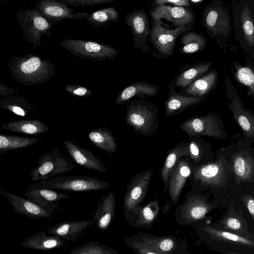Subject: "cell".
I'll return each mask as SVG.
<instances>
[{
	"instance_id": "obj_39",
	"label": "cell",
	"mask_w": 254,
	"mask_h": 254,
	"mask_svg": "<svg viewBox=\"0 0 254 254\" xmlns=\"http://www.w3.org/2000/svg\"><path fill=\"white\" fill-rule=\"evenodd\" d=\"M203 230L212 238L217 240L233 242L251 247L254 246L253 240L235 233L224 231L210 226L205 227Z\"/></svg>"
},
{
	"instance_id": "obj_32",
	"label": "cell",
	"mask_w": 254,
	"mask_h": 254,
	"mask_svg": "<svg viewBox=\"0 0 254 254\" xmlns=\"http://www.w3.org/2000/svg\"><path fill=\"white\" fill-rule=\"evenodd\" d=\"M189 155V144H181L171 150L166 156L161 170V176L164 183L165 193L168 190V181L170 174L180 159Z\"/></svg>"
},
{
	"instance_id": "obj_25",
	"label": "cell",
	"mask_w": 254,
	"mask_h": 254,
	"mask_svg": "<svg viewBox=\"0 0 254 254\" xmlns=\"http://www.w3.org/2000/svg\"><path fill=\"white\" fill-rule=\"evenodd\" d=\"M93 223L92 220L65 221L59 223L48 228L47 232L52 235L58 236L64 240L73 242L79 235Z\"/></svg>"
},
{
	"instance_id": "obj_47",
	"label": "cell",
	"mask_w": 254,
	"mask_h": 254,
	"mask_svg": "<svg viewBox=\"0 0 254 254\" xmlns=\"http://www.w3.org/2000/svg\"><path fill=\"white\" fill-rule=\"evenodd\" d=\"M189 155L194 161L198 162L201 158L200 149L198 144L194 141H191L189 144Z\"/></svg>"
},
{
	"instance_id": "obj_18",
	"label": "cell",
	"mask_w": 254,
	"mask_h": 254,
	"mask_svg": "<svg viewBox=\"0 0 254 254\" xmlns=\"http://www.w3.org/2000/svg\"><path fill=\"white\" fill-rule=\"evenodd\" d=\"M64 144L71 159L76 164L87 170L107 172L102 161L89 150L70 140L64 141Z\"/></svg>"
},
{
	"instance_id": "obj_26",
	"label": "cell",
	"mask_w": 254,
	"mask_h": 254,
	"mask_svg": "<svg viewBox=\"0 0 254 254\" xmlns=\"http://www.w3.org/2000/svg\"><path fill=\"white\" fill-rule=\"evenodd\" d=\"M65 241L61 238L46 234V231L36 232L26 238L20 245L34 250L50 251L63 246Z\"/></svg>"
},
{
	"instance_id": "obj_17",
	"label": "cell",
	"mask_w": 254,
	"mask_h": 254,
	"mask_svg": "<svg viewBox=\"0 0 254 254\" xmlns=\"http://www.w3.org/2000/svg\"><path fill=\"white\" fill-rule=\"evenodd\" d=\"M22 194L26 198L37 203L52 215L55 210H61L59 205L56 203V201L70 197L68 194L45 188L38 183L29 185L28 190Z\"/></svg>"
},
{
	"instance_id": "obj_33",
	"label": "cell",
	"mask_w": 254,
	"mask_h": 254,
	"mask_svg": "<svg viewBox=\"0 0 254 254\" xmlns=\"http://www.w3.org/2000/svg\"><path fill=\"white\" fill-rule=\"evenodd\" d=\"M182 46L179 51L181 55H187L200 52L207 46L205 37L194 31H187L180 37Z\"/></svg>"
},
{
	"instance_id": "obj_6",
	"label": "cell",
	"mask_w": 254,
	"mask_h": 254,
	"mask_svg": "<svg viewBox=\"0 0 254 254\" xmlns=\"http://www.w3.org/2000/svg\"><path fill=\"white\" fill-rule=\"evenodd\" d=\"M16 17L23 37L34 49L41 45V38L43 35L48 37H52V25L33 8L24 10H18Z\"/></svg>"
},
{
	"instance_id": "obj_5",
	"label": "cell",
	"mask_w": 254,
	"mask_h": 254,
	"mask_svg": "<svg viewBox=\"0 0 254 254\" xmlns=\"http://www.w3.org/2000/svg\"><path fill=\"white\" fill-rule=\"evenodd\" d=\"M60 45L74 56L95 62L110 61L119 54L109 44L89 40L67 39L61 41Z\"/></svg>"
},
{
	"instance_id": "obj_43",
	"label": "cell",
	"mask_w": 254,
	"mask_h": 254,
	"mask_svg": "<svg viewBox=\"0 0 254 254\" xmlns=\"http://www.w3.org/2000/svg\"><path fill=\"white\" fill-rule=\"evenodd\" d=\"M58 1L67 6H81L103 4L113 2L114 0H58Z\"/></svg>"
},
{
	"instance_id": "obj_21",
	"label": "cell",
	"mask_w": 254,
	"mask_h": 254,
	"mask_svg": "<svg viewBox=\"0 0 254 254\" xmlns=\"http://www.w3.org/2000/svg\"><path fill=\"white\" fill-rule=\"evenodd\" d=\"M219 74L216 69L209 70L179 93L196 98L206 97L216 88Z\"/></svg>"
},
{
	"instance_id": "obj_22",
	"label": "cell",
	"mask_w": 254,
	"mask_h": 254,
	"mask_svg": "<svg viewBox=\"0 0 254 254\" xmlns=\"http://www.w3.org/2000/svg\"><path fill=\"white\" fill-rule=\"evenodd\" d=\"M191 173V167L184 160H179L170 175L168 190L173 204H176L187 179Z\"/></svg>"
},
{
	"instance_id": "obj_34",
	"label": "cell",
	"mask_w": 254,
	"mask_h": 254,
	"mask_svg": "<svg viewBox=\"0 0 254 254\" xmlns=\"http://www.w3.org/2000/svg\"><path fill=\"white\" fill-rule=\"evenodd\" d=\"M36 106L27 99L17 96H5L0 101V109L7 110L21 117H24Z\"/></svg>"
},
{
	"instance_id": "obj_38",
	"label": "cell",
	"mask_w": 254,
	"mask_h": 254,
	"mask_svg": "<svg viewBox=\"0 0 254 254\" xmlns=\"http://www.w3.org/2000/svg\"><path fill=\"white\" fill-rule=\"evenodd\" d=\"M134 236L145 245L162 254H167L175 247V243L170 237H153L143 234Z\"/></svg>"
},
{
	"instance_id": "obj_2",
	"label": "cell",
	"mask_w": 254,
	"mask_h": 254,
	"mask_svg": "<svg viewBox=\"0 0 254 254\" xmlns=\"http://www.w3.org/2000/svg\"><path fill=\"white\" fill-rule=\"evenodd\" d=\"M233 33L240 48L254 59V0H232Z\"/></svg>"
},
{
	"instance_id": "obj_31",
	"label": "cell",
	"mask_w": 254,
	"mask_h": 254,
	"mask_svg": "<svg viewBox=\"0 0 254 254\" xmlns=\"http://www.w3.org/2000/svg\"><path fill=\"white\" fill-rule=\"evenodd\" d=\"M89 140L97 147L109 153L116 151L117 144L111 130L107 127L96 128L88 133Z\"/></svg>"
},
{
	"instance_id": "obj_30",
	"label": "cell",
	"mask_w": 254,
	"mask_h": 254,
	"mask_svg": "<svg viewBox=\"0 0 254 254\" xmlns=\"http://www.w3.org/2000/svg\"><path fill=\"white\" fill-rule=\"evenodd\" d=\"M0 129L31 135L44 134L49 130V128L45 123L37 119H26L10 122L1 126Z\"/></svg>"
},
{
	"instance_id": "obj_36",
	"label": "cell",
	"mask_w": 254,
	"mask_h": 254,
	"mask_svg": "<svg viewBox=\"0 0 254 254\" xmlns=\"http://www.w3.org/2000/svg\"><path fill=\"white\" fill-rule=\"evenodd\" d=\"M41 140L34 137L0 134V154L9 150L26 148Z\"/></svg>"
},
{
	"instance_id": "obj_29",
	"label": "cell",
	"mask_w": 254,
	"mask_h": 254,
	"mask_svg": "<svg viewBox=\"0 0 254 254\" xmlns=\"http://www.w3.org/2000/svg\"><path fill=\"white\" fill-rule=\"evenodd\" d=\"M211 208L204 198L194 195L188 198L182 211V216L187 223L193 222L204 218Z\"/></svg>"
},
{
	"instance_id": "obj_35",
	"label": "cell",
	"mask_w": 254,
	"mask_h": 254,
	"mask_svg": "<svg viewBox=\"0 0 254 254\" xmlns=\"http://www.w3.org/2000/svg\"><path fill=\"white\" fill-rule=\"evenodd\" d=\"M234 67L231 70L233 73L236 81L247 89V95L254 98V69L248 65H243L236 61H233Z\"/></svg>"
},
{
	"instance_id": "obj_7",
	"label": "cell",
	"mask_w": 254,
	"mask_h": 254,
	"mask_svg": "<svg viewBox=\"0 0 254 254\" xmlns=\"http://www.w3.org/2000/svg\"><path fill=\"white\" fill-rule=\"evenodd\" d=\"M38 184L50 190L72 192L100 190L110 186V183L98 178L82 175L60 176L41 181Z\"/></svg>"
},
{
	"instance_id": "obj_4",
	"label": "cell",
	"mask_w": 254,
	"mask_h": 254,
	"mask_svg": "<svg viewBox=\"0 0 254 254\" xmlns=\"http://www.w3.org/2000/svg\"><path fill=\"white\" fill-rule=\"evenodd\" d=\"M126 123L145 136L153 135L158 128V107L143 99L131 100L126 104Z\"/></svg>"
},
{
	"instance_id": "obj_15",
	"label": "cell",
	"mask_w": 254,
	"mask_h": 254,
	"mask_svg": "<svg viewBox=\"0 0 254 254\" xmlns=\"http://www.w3.org/2000/svg\"><path fill=\"white\" fill-rule=\"evenodd\" d=\"M33 8L41 13L52 25L65 19H85L90 13L74 12L73 8L54 0H41Z\"/></svg>"
},
{
	"instance_id": "obj_13",
	"label": "cell",
	"mask_w": 254,
	"mask_h": 254,
	"mask_svg": "<svg viewBox=\"0 0 254 254\" xmlns=\"http://www.w3.org/2000/svg\"><path fill=\"white\" fill-rule=\"evenodd\" d=\"M219 116L209 112L204 116L193 117L182 123L180 127L191 135H205L222 139V126Z\"/></svg>"
},
{
	"instance_id": "obj_16",
	"label": "cell",
	"mask_w": 254,
	"mask_h": 254,
	"mask_svg": "<svg viewBox=\"0 0 254 254\" xmlns=\"http://www.w3.org/2000/svg\"><path fill=\"white\" fill-rule=\"evenodd\" d=\"M227 163L221 157L214 162L195 168L193 175L195 181L205 186L219 188L226 185L228 177Z\"/></svg>"
},
{
	"instance_id": "obj_28",
	"label": "cell",
	"mask_w": 254,
	"mask_h": 254,
	"mask_svg": "<svg viewBox=\"0 0 254 254\" xmlns=\"http://www.w3.org/2000/svg\"><path fill=\"white\" fill-rule=\"evenodd\" d=\"M233 170L237 185L241 182L254 180V161L253 157L244 152L237 153L232 157Z\"/></svg>"
},
{
	"instance_id": "obj_49",
	"label": "cell",
	"mask_w": 254,
	"mask_h": 254,
	"mask_svg": "<svg viewBox=\"0 0 254 254\" xmlns=\"http://www.w3.org/2000/svg\"><path fill=\"white\" fill-rule=\"evenodd\" d=\"M14 93L12 88H11L4 83H0V97L7 96Z\"/></svg>"
},
{
	"instance_id": "obj_10",
	"label": "cell",
	"mask_w": 254,
	"mask_h": 254,
	"mask_svg": "<svg viewBox=\"0 0 254 254\" xmlns=\"http://www.w3.org/2000/svg\"><path fill=\"white\" fill-rule=\"evenodd\" d=\"M153 172V169H147L130 179L123 201L125 214H135L147 193Z\"/></svg>"
},
{
	"instance_id": "obj_23",
	"label": "cell",
	"mask_w": 254,
	"mask_h": 254,
	"mask_svg": "<svg viewBox=\"0 0 254 254\" xmlns=\"http://www.w3.org/2000/svg\"><path fill=\"white\" fill-rule=\"evenodd\" d=\"M213 64V62L208 61L185 64L178 68L180 72L173 80L175 87L185 89L207 73Z\"/></svg>"
},
{
	"instance_id": "obj_3",
	"label": "cell",
	"mask_w": 254,
	"mask_h": 254,
	"mask_svg": "<svg viewBox=\"0 0 254 254\" xmlns=\"http://www.w3.org/2000/svg\"><path fill=\"white\" fill-rule=\"evenodd\" d=\"M201 24L220 49L227 45L232 32V22L230 9L222 0H212L204 6Z\"/></svg>"
},
{
	"instance_id": "obj_20",
	"label": "cell",
	"mask_w": 254,
	"mask_h": 254,
	"mask_svg": "<svg viewBox=\"0 0 254 254\" xmlns=\"http://www.w3.org/2000/svg\"><path fill=\"white\" fill-rule=\"evenodd\" d=\"M173 80L169 85L167 100L164 103L165 115L173 116L185 111L190 107L206 100V97L196 98L184 96L176 92Z\"/></svg>"
},
{
	"instance_id": "obj_44",
	"label": "cell",
	"mask_w": 254,
	"mask_h": 254,
	"mask_svg": "<svg viewBox=\"0 0 254 254\" xmlns=\"http://www.w3.org/2000/svg\"><path fill=\"white\" fill-rule=\"evenodd\" d=\"M64 90L70 95L79 97L89 96L93 92L86 87L76 84H70L64 87Z\"/></svg>"
},
{
	"instance_id": "obj_41",
	"label": "cell",
	"mask_w": 254,
	"mask_h": 254,
	"mask_svg": "<svg viewBox=\"0 0 254 254\" xmlns=\"http://www.w3.org/2000/svg\"><path fill=\"white\" fill-rule=\"evenodd\" d=\"M69 254H119V252L99 242H89L76 246Z\"/></svg>"
},
{
	"instance_id": "obj_8",
	"label": "cell",
	"mask_w": 254,
	"mask_h": 254,
	"mask_svg": "<svg viewBox=\"0 0 254 254\" xmlns=\"http://www.w3.org/2000/svg\"><path fill=\"white\" fill-rule=\"evenodd\" d=\"M149 40L156 52L152 53L157 58H168L174 53L177 38L184 33L191 30L194 22L170 29L157 22L151 21Z\"/></svg>"
},
{
	"instance_id": "obj_14",
	"label": "cell",
	"mask_w": 254,
	"mask_h": 254,
	"mask_svg": "<svg viewBox=\"0 0 254 254\" xmlns=\"http://www.w3.org/2000/svg\"><path fill=\"white\" fill-rule=\"evenodd\" d=\"M124 20L131 29L133 49L138 48L144 54L149 53L150 48L147 38L150 36L151 27L146 11L141 8L133 10L124 16Z\"/></svg>"
},
{
	"instance_id": "obj_19",
	"label": "cell",
	"mask_w": 254,
	"mask_h": 254,
	"mask_svg": "<svg viewBox=\"0 0 254 254\" xmlns=\"http://www.w3.org/2000/svg\"><path fill=\"white\" fill-rule=\"evenodd\" d=\"M0 194L5 196L15 212L30 218H49L51 214L37 203L10 192L0 190Z\"/></svg>"
},
{
	"instance_id": "obj_40",
	"label": "cell",
	"mask_w": 254,
	"mask_h": 254,
	"mask_svg": "<svg viewBox=\"0 0 254 254\" xmlns=\"http://www.w3.org/2000/svg\"><path fill=\"white\" fill-rule=\"evenodd\" d=\"M159 212V206L157 198L149 201L144 206L140 205L135 214L138 217L136 221L137 226H146L152 224Z\"/></svg>"
},
{
	"instance_id": "obj_24",
	"label": "cell",
	"mask_w": 254,
	"mask_h": 254,
	"mask_svg": "<svg viewBox=\"0 0 254 254\" xmlns=\"http://www.w3.org/2000/svg\"><path fill=\"white\" fill-rule=\"evenodd\" d=\"M159 90L158 86L145 81L131 83L119 93L115 100L116 105L126 104L134 96L143 100L146 96H155Z\"/></svg>"
},
{
	"instance_id": "obj_48",
	"label": "cell",
	"mask_w": 254,
	"mask_h": 254,
	"mask_svg": "<svg viewBox=\"0 0 254 254\" xmlns=\"http://www.w3.org/2000/svg\"><path fill=\"white\" fill-rule=\"evenodd\" d=\"M242 199L253 218H254V199L253 196L247 195L244 196Z\"/></svg>"
},
{
	"instance_id": "obj_50",
	"label": "cell",
	"mask_w": 254,
	"mask_h": 254,
	"mask_svg": "<svg viewBox=\"0 0 254 254\" xmlns=\"http://www.w3.org/2000/svg\"><path fill=\"white\" fill-rule=\"evenodd\" d=\"M191 5L199 4L204 1V0H189Z\"/></svg>"
},
{
	"instance_id": "obj_11",
	"label": "cell",
	"mask_w": 254,
	"mask_h": 254,
	"mask_svg": "<svg viewBox=\"0 0 254 254\" xmlns=\"http://www.w3.org/2000/svg\"><path fill=\"white\" fill-rule=\"evenodd\" d=\"M225 92L227 99L229 101V108L233 113L234 120L247 137L253 138L254 113L250 110H247L245 107L235 86L227 75L225 76Z\"/></svg>"
},
{
	"instance_id": "obj_42",
	"label": "cell",
	"mask_w": 254,
	"mask_h": 254,
	"mask_svg": "<svg viewBox=\"0 0 254 254\" xmlns=\"http://www.w3.org/2000/svg\"><path fill=\"white\" fill-rule=\"evenodd\" d=\"M124 242L136 254H164L145 245L134 236L126 238Z\"/></svg>"
},
{
	"instance_id": "obj_27",
	"label": "cell",
	"mask_w": 254,
	"mask_h": 254,
	"mask_svg": "<svg viewBox=\"0 0 254 254\" xmlns=\"http://www.w3.org/2000/svg\"><path fill=\"white\" fill-rule=\"evenodd\" d=\"M116 205L115 194L113 192L103 195L92 219L99 229L105 230L109 227L115 215Z\"/></svg>"
},
{
	"instance_id": "obj_1",
	"label": "cell",
	"mask_w": 254,
	"mask_h": 254,
	"mask_svg": "<svg viewBox=\"0 0 254 254\" xmlns=\"http://www.w3.org/2000/svg\"><path fill=\"white\" fill-rule=\"evenodd\" d=\"M8 67L15 81L29 86L44 83L55 74V67L52 62L35 54L12 58Z\"/></svg>"
},
{
	"instance_id": "obj_9",
	"label": "cell",
	"mask_w": 254,
	"mask_h": 254,
	"mask_svg": "<svg viewBox=\"0 0 254 254\" xmlns=\"http://www.w3.org/2000/svg\"><path fill=\"white\" fill-rule=\"evenodd\" d=\"M74 165L66 156L62 155L58 149L40 156L36 167L30 174L33 182L49 179L56 175L70 172Z\"/></svg>"
},
{
	"instance_id": "obj_46",
	"label": "cell",
	"mask_w": 254,
	"mask_h": 254,
	"mask_svg": "<svg viewBox=\"0 0 254 254\" xmlns=\"http://www.w3.org/2000/svg\"><path fill=\"white\" fill-rule=\"evenodd\" d=\"M157 5H168L178 7H187L191 6L189 0H156L152 2Z\"/></svg>"
},
{
	"instance_id": "obj_45",
	"label": "cell",
	"mask_w": 254,
	"mask_h": 254,
	"mask_svg": "<svg viewBox=\"0 0 254 254\" xmlns=\"http://www.w3.org/2000/svg\"><path fill=\"white\" fill-rule=\"evenodd\" d=\"M222 224L224 228L239 233L242 232L243 225L240 220L235 217L228 216L224 219Z\"/></svg>"
},
{
	"instance_id": "obj_12",
	"label": "cell",
	"mask_w": 254,
	"mask_h": 254,
	"mask_svg": "<svg viewBox=\"0 0 254 254\" xmlns=\"http://www.w3.org/2000/svg\"><path fill=\"white\" fill-rule=\"evenodd\" d=\"M149 13L152 21L167 26L161 21L164 19L175 28L195 22V16L190 6L178 7L152 3Z\"/></svg>"
},
{
	"instance_id": "obj_37",
	"label": "cell",
	"mask_w": 254,
	"mask_h": 254,
	"mask_svg": "<svg viewBox=\"0 0 254 254\" xmlns=\"http://www.w3.org/2000/svg\"><path fill=\"white\" fill-rule=\"evenodd\" d=\"M85 20L93 26L100 27L110 23L118 22L119 13L114 7H105L90 13Z\"/></svg>"
}]
</instances>
